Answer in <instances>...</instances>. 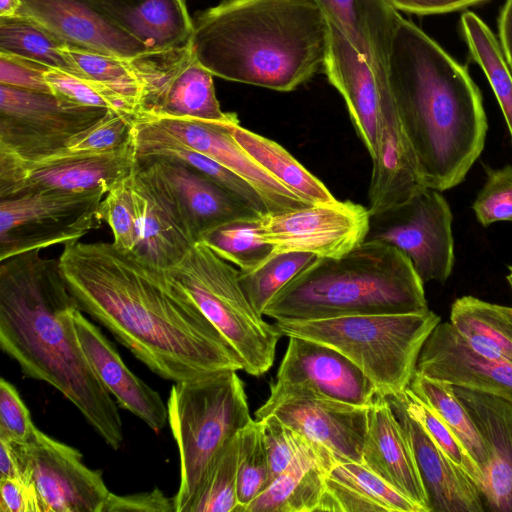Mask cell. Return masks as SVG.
Here are the masks:
<instances>
[{
    "label": "cell",
    "mask_w": 512,
    "mask_h": 512,
    "mask_svg": "<svg viewBox=\"0 0 512 512\" xmlns=\"http://www.w3.org/2000/svg\"><path fill=\"white\" fill-rule=\"evenodd\" d=\"M37 429L17 389L9 381L1 378L0 437L27 444L33 440Z\"/></svg>",
    "instance_id": "obj_49"
},
{
    "label": "cell",
    "mask_w": 512,
    "mask_h": 512,
    "mask_svg": "<svg viewBox=\"0 0 512 512\" xmlns=\"http://www.w3.org/2000/svg\"><path fill=\"white\" fill-rule=\"evenodd\" d=\"M450 324L478 354L512 363V307L476 298H457Z\"/></svg>",
    "instance_id": "obj_32"
},
{
    "label": "cell",
    "mask_w": 512,
    "mask_h": 512,
    "mask_svg": "<svg viewBox=\"0 0 512 512\" xmlns=\"http://www.w3.org/2000/svg\"><path fill=\"white\" fill-rule=\"evenodd\" d=\"M58 262L80 309L159 377L243 371L229 342L165 270L113 242L66 243Z\"/></svg>",
    "instance_id": "obj_1"
},
{
    "label": "cell",
    "mask_w": 512,
    "mask_h": 512,
    "mask_svg": "<svg viewBox=\"0 0 512 512\" xmlns=\"http://www.w3.org/2000/svg\"><path fill=\"white\" fill-rule=\"evenodd\" d=\"M130 61L141 87L140 115L220 123L238 120L235 113L222 111L213 75L198 61L189 41L146 51Z\"/></svg>",
    "instance_id": "obj_11"
},
{
    "label": "cell",
    "mask_w": 512,
    "mask_h": 512,
    "mask_svg": "<svg viewBox=\"0 0 512 512\" xmlns=\"http://www.w3.org/2000/svg\"><path fill=\"white\" fill-rule=\"evenodd\" d=\"M367 207L335 199L259 218L262 239L272 255L303 252L317 258H338L361 245L370 223Z\"/></svg>",
    "instance_id": "obj_14"
},
{
    "label": "cell",
    "mask_w": 512,
    "mask_h": 512,
    "mask_svg": "<svg viewBox=\"0 0 512 512\" xmlns=\"http://www.w3.org/2000/svg\"><path fill=\"white\" fill-rule=\"evenodd\" d=\"M387 71L425 187L442 192L459 185L488 131L482 95L467 67L401 17Z\"/></svg>",
    "instance_id": "obj_3"
},
{
    "label": "cell",
    "mask_w": 512,
    "mask_h": 512,
    "mask_svg": "<svg viewBox=\"0 0 512 512\" xmlns=\"http://www.w3.org/2000/svg\"><path fill=\"white\" fill-rule=\"evenodd\" d=\"M237 467L238 435L208 472L187 512H239Z\"/></svg>",
    "instance_id": "obj_40"
},
{
    "label": "cell",
    "mask_w": 512,
    "mask_h": 512,
    "mask_svg": "<svg viewBox=\"0 0 512 512\" xmlns=\"http://www.w3.org/2000/svg\"><path fill=\"white\" fill-rule=\"evenodd\" d=\"M441 322L430 309L415 313L367 314L274 326L286 337L328 345L349 358L374 384L377 394L402 393L416 372L424 342Z\"/></svg>",
    "instance_id": "obj_7"
},
{
    "label": "cell",
    "mask_w": 512,
    "mask_h": 512,
    "mask_svg": "<svg viewBox=\"0 0 512 512\" xmlns=\"http://www.w3.org/2000/svg\"><path fill=\"white\" fill-rule=\"evenodd\" d=\"M63 52L87 78L133 102L141 114V87L130 59L67 45Z\"/></svg>",
    "instance_id": "obj_39"
},
{
    "label": "cell",
    "mask_w": 512,
    "mask_h": 512,
    "mask_svg": "<svg viewBox=\"0 0 512 512\" xmlns=\"http://www.w3.org/2000/svg\"><path fill=\"white\" fill-rule=\"evenodd\" d=\"M141 117L244 179L263 199L268 213H282L311 205L263 169L236 142L224 123L169 116Z\"/></svg>",
    "instance_id": "obj_17"
},
{
    "label": "cell",
    "mask_w": 512,
    "mask_h": 512,
    "mask_svg": "<svg viewBox=\"0 0 512 512\" xmlns=\"http://www.w3.org/2000/svg\"><path fill=\"white\" fill-rule=\"evenodd\" d=\"M399 396L407 412L423 426L440 449L473 479L481 491L483 473L448 425L408 387Z\"/></svg>",
    "instance_id": "obj_44"
},
{
    "label": "cell",
    "mask_w": 512,
    "mask_h": 512,
    "mask_svg": "<svg viewBox=\"0 0 512 512\" xmlns=\"http://www.w3.org/2000/svg\"><path fill=\"white\" fill-rule=\"evenodd\" d=\"M106 112L55 94L0 85V152L27 158L50 154Z\"/></svg>",
    "instance_id": "obj_13"
},
{
    "label": "cell",
    "mask_w": 512,
    "mask_h": 512,
    "mask_svg": "<svg viewBox=\"0 0 512 512\" xmlns=\"http://www.w3.org/2000/svg\"><path fill=\"white\" fill-rule=\"evenodd\" d=\"M105 189L40 190L0 199V262L12 256L77 241L103 222Z\"/></svg>",
    "instance_id": "obj_9"
},
{
    "label": "cell",
    "mask_w": 512,
    "mask_h": 512,
    "mask_svg": "<svg viewBox=\"0 0 512 512\" xmlns=\"http://www.w3.org/2000/svg\"><path fill=\"white\" fill-rule=\"evenodd\" d=\"M329 27L325 73L343 97L355 131L374 160L378 152L381 87L389 81L380 83L366 60L339 30L331 24Z\"/></svg>",
    "instance_id": "obj_25"
},
{
    "label": "cell",
    "mask_w": 512,
    "mask_h": 512,
    "mask_svg": "<svg viewBox=\"0 0 512 512\" xmlns=\"http://www.w3.org/2000/svg\"><path fill=\"white\" fill-rule=\"evenodd\" d=\"M80 308L58 259L40 250L0 264V347L22 373L61 392L114 450L123 443L122 420L78 339L73 316Z\"/></svg>",
    "instance_id": "obj_2"
},
{
    "label": "cell",
    "mask_w": 512,
    "mask_h": 512,
    "mask_svg": "<svg viewBox=\"0 0 512 512\" xmlns=\"http://www.w3.org/2000/svg\"><path fill=\"white\" fill-rule=\"evenodd\" d=\"M136 164L133 138L118 151L100 155L56 152L26 158L0 152V199L40 190L109 191Z\"/></svg>",
    "instance_id": "obj_15"
},
{
    "label": "cell",
    "mask_w": 512,
    "mask_h": 512,
    "mask_svg": "<svg viewBox=\"0 0 512 512\" xmlns=\"http://www.w3.org/2000/svg\"><path fill=\"white\" fill-rule=\"evenodd\" d=\"M103 512H175V505L158 488L123 496L111 492Z\"/></svg>",
    "instance_id": "obj_52"
},
{
    "label": "cell",
    "mask_w": 512,
    "mask_h": 512,
    "mask_svg": "<svg viewBox=\"0 0 512 512\" xmlns=\"http://www.w3.org/2000/svg\"><path fill=\"white\" fill-rule=\"evenodd\" d=\"M452 220L441 191L424 187L405 202L371 215L365 241L399 249L424 284L444 283L455 263Z\"/></svg>",
    "instance_id": "obj_10"
},
{
    "label": "cell",
    "mask_w": 512,
    "mask_h": 512,
    "mask_svg": "<svg viewBox=\"0 0 512 512\" xmlns=\"http://www.w3.org/2000/svg\"><path fill=\"white\" fill-rule=\"evenodd\" d=\"M332 478L357 489L386 512H424L388 482L360 462H339L328 472Z\"/></svg>",
    "instance_id": "obj_45"
},
{
    "label": "cell",
    "mask_w": 512,
    "mask_h": 512,
    "mask_svg": "<svg viewBox=\"0 0 512 512\" xmlns=\"http://www.w3.org/2000/svg\"><path fill=\"white\" fill-rule=\"evenodd\" d=\"M82 310L73 321L81 347L95 374L117 403L144 421L154 431L168 423L167 405L160 394L124 364L118 351Z\"/></svg>",
    "instance_id": "obj_24"
},
{
    "label": "cell",
    "mask_w": 512,
    "mask_h": 512,
    "mask_svg": "<svg viewBox=\"0 0 512 512\" xmlns=\"http://www.w3.org/2000/svg\"><path fill=\"white\" fill-rule=\"evenodd\" d=\"M479 224L512 223V165L486 168V179L472 203Z\"/></svg>",
    "instance_id": "obj_47"
},
{
    "label": "cell",
    "mask_w": 512,
    "mask_h": 512,
    "mask_svg": "<svg viewBox=\"0 0 512 512\" xmlns=\"http://www.w3.org/2000/svg\"><path fill=\"white\" fill-rule=\"evenodd\" d=\"M316 258L303 252L273 254L256 269L239 271L240 284L253 308L263 315L274 295Z\"/></svg>",
    "instance_id": "obj_38"
},
{
    "label": "cell",
    "mask_w": 512,
    "mask_h": 512,
    "mask_svg": "<svg viewBox=\"0 0 512 512\" xmlns=\"http://www.w3.org/2000/svg\"><path fill=\"white\" fill-rule=\"evenodd\" d=\"M270 484V468L259 424L252 420L238 434L237 497L239 512L256 499Z\"/></svg>",
    "instance_id": "obj_41"
},
{
    "label": "cell",
    "mask_w": 512,
    "mask_h": 512,
    "mask_svg": "<svg viewBox=\"0 0 512 512\" xmlns=\"http://www.w3.org/2000/svg\"><path fill=\"white\" fill-rule=\"evenodd\" d=\"M454 390L491 451L481 489L485 508L512 512V403L473 389Z\"/></svg>",
    "instance_id": "obj_27"
},
{
    "label": "cell",
    "mask_w": 512,
    "mask_h": 512,
    "mask_svg": "<svg viewBox=\"0 0 512 512\" xmlns=\"http://www.w3.org/2000/svg\"><path fill=\"white\" fill-rule=\"evenodd\" d=\"M238 371L174 382L167 400L168 423L180 459L175 512L187 509L208 472L253 419Z\"/></svg>",
    "instance_id": "obj_6"
},
{
    "label": "cell",
    "mask_w": 512,
    "mask_h": 512,
    "mask_svg": "<svg viewBox=\"0 0 512 512\" xmlns=\"http://www.w3.org/2000/svg\"><path fill=\"white\" fill-rule=\"evenodd\" d=\"M259 218L248 216L227 221L202 233L198 242L239 271H252L272 255V247L260 235Z\"/></svg>",
    "instance_id": "obj_37"
},
{
    "label": "cell",
    "mask_w": 512,
    "mask_h": 512,
    "mask_svg": "<svg viewBox=\"0 0 512 512\" xmlns=\"http://www.w3.org/2000/svg\"><path fill=\"white\" fill-rule=\"evenodd\" d=\"M20 14L67 46L131 59L148 49L118 27L91 0H21Z\"/></svg>",
    "instance_id": "obj_21"
},
{
    "label": "cell",
    "mask_w": 512,
    "mask_h": 512,
    "mask_svg": "<svg viewBox=\"0 0 512 512\" xmlns=\"http://www.w3.org/2000/svg\"><path fill=\"white\" fill-rule=\"evenodd\" d=\"M499 43L512 71V0H506L498 19Z\"/></svg>",
    "instance_id": "obj_56"
},
{
    "label": "cell",
    "mask_w": 512,
    "mask_h": 512,
    "mask_svg": "<svg viewBox=\"0 0 512 512\" xmlns=\"http://www.w3.org/2000/svg\"><path fill=\"white\" fill-rule=\"evenodd\" d=\"M132 138L137 160L164 158L181 162L236 196L256 214L268 213L263 199L244 179L209 156L183 144L146 118L134 119Z\"/></svg>",
    "instance_id": "obj_31"
},
{
    "label": "cell",
    "mask_w": 512,
    "mask_h": 512,
    "mask_svg": "<svg viewBox=\"0 0 512 512\" xmlns=\"http://www.w3.org/2000/svg\"><path fill=\"white\" fill-rule=\"evenodd\" d=\"M275 382L300 385L343 403L369 407L377 394L374 384L344 354L309 339L288 337Z\"/></svg>",
    "instance_id": "obj_19"
},
{
    "label": "cell",
    "mask_w": 512,
    "mask_h": 512,
    "mask_svg": "<svg viewBox=\"0 0 512 512\" xmlns=\"http://www.w3.org/2000/svg\"><path fill=\"white\" fill-rule=\"evenodd\" d=\"M236 142L268 173L310 204L336 198L325 184L308 171L279 143L239 124L224 123Z\"/></svg>",
    "instance_id": "obj_33"
},
{
    "label": "cell",
    "mask_w": 512,
    "mask_h": 512,
    "mask_svg": "<svg viewBox=\"0 0 512 512\" xmlns=\"http://www.w3.org/2000/svg\"><path fill=\"white\" fill-rule=\"evenodd\" d=\"M327 22L366 60L380 83L388 79V58L402 17L389 0H312Z\"/></svg>",
    "instance_id": "obj_28"
},
{
    "label": "cell",
    "mask_w": 512,
    "mask_h": 512,
    "mask_svg": "<svg viewBox=\"0 0 512 512\" xmlns=\"http://www.w3.org/2000/svg\"><path fill=\"white\" fill-rule=\"evenodd\" d=\"M129 182L138 229L137 246L132 253L143 262L166 270L197 242L172 197L148 165L137 161Z\"/></svg>",
    "instance_id": "obj_18"
},
{
    "label": "cell",
    "mask_w": 512,
    "mask_h": 512,
    "mask_svg": "<svg viewBox=\"0 0 512 512\" xmlns=\"http://www.w3.org/2000/svg\"><path fill=\"white\" fill-rule=\"evenodd\" d=\"M238 354L243 371L261 376L273 365L281 334L250 303L239 269L201 242L165 270Z\"/></svg>",
    "instance_id": "obj_8"
},
{
    "label": "cell",
    "mask_w": 512,
    "mask_h": 512,
    "mask_svg": "<svg viewBox=\"0 0 512 512\" xmlns=\"http://www.w3.org/2000/svg\"><path fill=\"white\" fill-rule=\"evenodd\" d=\"M416 372L512 403V363L474 351L450 322H440L420 351Z\"/></svg>",
    "instance_id": "obj_20"
},
{
    "label": "cell",
    "mask_w": 512,
    "mask_h": 512,
    "mask_svg": "<svg viewBox=\"0 0 512 512\" xmlns=\"http://www.w3.org/2000/svg\"><path fill=\"white\" fill-rule=\"evenodd\" d=\"M460 24L469 52L484 72L502 111L512 143V72L488 25L474 12L465 11Z\"/></svg>",
    "instance_id": "obj_35"
},
{
    "label": "cell",
    "mask_w": 512,
    "mask_h": 512,
    "mask_svg": "<svg viewBox=\"0 0 512 512\" xmlns=\"http://www.w3.org/2000/svg\"><path fill=\"white\" fill-rule=\"evenodd\" d=\"M110 20L148 51L189 41L193 19L179 0H91Z\"/></svg>",
    "instance_id": "obj_30"
},
{
    "label": "cell",
    "mask_w": 512,
    "mask_h": 512,
    "mask_svg": "<svg viewBox=\"0 0 512 512\" xmlns=\"http://www.w3.org/2000/svg\"><path fill=\"white\" fill-rule=\"evenodd\" d=\"M336 463L327 450L304 436L291 463L246 507L245 512L318 511L326 476Z\"/></svg>",
    "instance_id": "obj_29"
},
{
    "label": "cell",
    "mask_w": 512,
    "mask_h": 512,
    "mask_svg": "<svg viewBox=\"0 0 512 512\" xmlns=\"http://www.w3.org/2000/svg\"><path fill=\"white\" fill-rule=\"evenodd\" d=\"M179 1H180L184 6H186V7H187V4H186V3H187V0H179Z\"/></svg>",
    "instance_id": "obj_59"
},
{
    "label": "cell",
    "mask_w": 512,
    "mask_h": 512,
    "mask_svg": "<svg viewBox=\"0 0 512 512\" xmlns=\"http://www.w3.org/2000/svg\"><path fill=\"white\" fill-rule=\"evenodd\" d=\"M21 0H0V18H11L20 14Z\"/></svg>",
    "instance_id": "obj_57"
},
{
    "label": "cell",
    "mask_w": 512,
    "mask_h": 512,
    "mask_svg": "<svg viewBox=\"0 0 512 512\" xmlns=\"http://www.w3.org/2000/svg\"><path fill=\"white\" fill-rule=\"evenodd\" d=\"M362 463L424 512H430L411 447L386 396L376 394L369 406Z\"/></svg>",
    "instance_id": "obj_26"
},
{
    "label": "cell",
    "mask_w": 512,
    "mask_h": 512,
    "mask_svg": "<svg viewBox=\"0 0 512 512\" xmlns=\"http://www.w3.org/2000/svg\"><path fill=\"white\" fill-rule=\"evenodd\" d=\"M424 283L392 245L364 241L338 258H316L268 302L278 322L428 310Z\"/></svg>",
    "instance_id": "obj_5"
},
{
    "label": "cell",
    "mask_w": 512,
    "mask_h": 512,
    "mask_svg": "<svg viewBox=\"0 0 512 512\" xmlns=\"http://www.w3.org/2000/svg\"><path fill=\"white\" fill-rule=\"evenodd\" d=\"M398 10L417 15L442 14L462 10L486 0H389Z\"/></svg>",
    "instance_id": "obj_55"
},
{
    "label": "cell",
    "mask_w": 512,
    "mask_h": 512,
    "mask_svg": "<svg viewBox=\"0 0 512 512\" xmlns=\"http://www.w3.org/2000/svg\"><path fill=\"white\" fill-rule=\"evenodd\" d=\"M148 165L172 197L192 237L237 218L260 216L236 196L181 163L164 158L138 159Z\"/></svg>",
    "instance_id": "obj_23"
},
{
    "label": "cell",
    "mask_w": 512,
    "mask_h": 512,
    "mask_svg": "<svg viewBox=\"0 0 512 512\" xmlns=\"http://www.w3.org/2000/svg\"><path fill=\"white\" fill-rule=\"evenodd\" d=\"M270 468V483L291 463L304 436L270 414L257 420Z\"/></svg>",
    "instance_id": "obj_48"
},
{
    "label": "cell",
    "mask_w": 512,
    "mask_h": 512,
    "mask_svg": "<svg viewBox=\"0 0 512 512\" xmlns=\"http://www.w3.org/2000/svg\"><path fill=\"white\" fill-rule=\"evenodd\" d=\"M48 69L38 62L0 52V85L53 94L44 76Z\"/></svg>",
    "instance_id": "obj_50"
},
{
    "label": "cell",
    "mask_w": 512,
    "mask_h": 512,
    "mask_svg": "<svg viewBox=\"0 0 512 512\" xmlns=\"http://www.w3.org/2000/svg\"><path fill=\"white\" fill-rule=\"evenodd\" d=\"M411 447L430 512H484L481 491L473 479L434 442L406 410L399 394L387 396Z\"/></svg>",
    "instance_id": "obj_22"
},
{
    "label": "cell",
    "mask_w": 512,
    "mask_h": 512,
    "mask_svg": "<svg viewBox=\"0 0 512 512\" xmlns=\"http://www.w3.org/2000/svg\"><path fill=\"white\" fill-rule=\"evenodd\" d=\"M23 448L42 512H103L111 492L79 450L39 429Z\"/></svg>",
    "instance_id": "obj_16"
},
{
    "label": "cell",
    "mask_w": 512,
    "mask_h": 512,
    "mask_svg": "<svg viewBox=\"0 0 512 512\" xmlns=\"http://www.w3.org/2000/svg\"><path fill=\"white\" fill-rule=\"evenodd\" d=\"M506 280L512 290V265L508 266V274L506 276Z\"/></svg>",
    "instance_id": "obj_58"
},
{
    "label": "cell",
    "mask_w": 512,
    "mask_h": 512,
    "mask_svg": "<svg viewBox=\"0 0 512 512\" xmlns=\"http://www.w3.org/2000/svg\"><path fill=\"white\" fill-rule=\"evenodd\" d=\"M369 407L355 406L300 386L270 383V395L255 420L274 414L284 424L327 450L339 462L362 463Z\"/></svg>",
    "instance_id": "obj_12"
},
{
    "label": "cell",
    "mask_w": 512,
    "mask_h": 512,
    "mask_svg": "<svg viewBox=\"0 0 512 512\" xmlns=\"http://www.w3.org/2000/svg\"><path fill=\"white\" fill-rule=\"evenodd\" d=\"M64 46L61 40L26 15L0 18V52L87 78L63 52Z\"/></svg>",
    "instance_id": "obj_36"
},
{
    "label": "cell",
    "mask_w": 512,
    "mask_h": 512,
    "mask_svg": "<svg viewBox=\"0 0 512 512\" xmlns=\"http://www.w3.org/2000/svg\"><path fill=\"white\" fill-rule=\"evenodd\" d=\"M408 388L430 406L456 435L472 459L484 472L491 461V451L468 410L446 381L415 372Z\"/></svg>",
    "instance_id": "obj_34"
},
{
    "label": "cell",
    "mask_w": 512,
    "mask_h": 512,
    "mask_svg": "<svg viewBox=\"0 0 512 512\" xmlns=\"http://www.w3.org/2000/svg\"><path fill=\"white\" fill-rule=\"evenodd\" d=\"M134 119L131 116L107 110L103 117L72 135L60 149L52 153L100 155L118 151L132 140Z\"/></svg>",
    "instance_id": "obj_43"
},
{
    "label": "cell",
    "mask_w": 512,
    "mask_h": 512,
    "mask_svg": "<svg viewBox=\"0 0 512 512\" xmlns=\"http://www.w3.org/2000/svg\"><path fill=\"white\" fill-rule=\"evenodd\" d=\"M129 175L105 194L99 205V214L112 230L113 244L121 250L134 252L138 229Z\"/></svg>",
    "instance_id": "obj_46"
},
{
    "label": "cell",
    "mask_w": 512,
    "mask_h": 512,
    "mask_svg": "<svg viewBox=\"0 0 512 512\" xmlns=\"http://www.w3.org/2000/svg\"><path fill=\"white\" fill-rule=\"evenodd\" d=\"M0 512H42L34 484L17 478L0 479Z\"/></svg>",
    "instance_id": "obj_53"
},
{
    "label": "cell",
    "mask_w": 512,
    "mask_h": 512,
    "mask_svg": "<svg viewBox=\"0 0 512 512\" xmlns=\"http://www.w3.org/2000/svg\"><path fill=\"white\" fill-rule=\"evenodd\" d=\"M44 76L53 94L72 103L112 110L133 118L140 115L133 102L92 79L51 68Z\"/></svg>",
    "instance_id": "obj_42"
},
{
    "label": "cell",
    "mask_w": 512,
    "mask_h": 512,
    "mask_svg": "<svg viewBox=\"0 0 512 512\" xmlns=\"http://www.w3.org/2000/svg\"><path fill=\"white\" fill-rule=\"evenodd\" d=\"M4 478H17L32 482L23 444L0 437V479Z\"/></svg>",
    "instance_id": "obj_54"
},
{
    "label": "cell",
    "mask_w": 512,
    "mask_h": 512,
    "mask_svg": "<svg viewBox=\"0 0 512 512\" xmlns=\"http://www.w3.org/2000/svg\"><path fill=\"white\" fill-rule=\"evenodd\" d=\"M318 511L380 512L385 509L357 489L327 474L325 491Z\"/></svg>",
    "instance_id": "obj_51"
},
{
    "label": "cell",
    "mask_w": 512,
    "mask_h": 512,
    "mask_svg": "<svg viewBox=\"0 0 512 512\" xmlns=\"http://www.w3.org/2000/svg\"><path fill=\"white\" fill-rule=\"evenodd\" d=\"M329 34L312 0H222L196 15L189 42L213 76L289 92L324 65Z\"/></svg>",
    "instance_id": "obj_4"
}]
</instances>
